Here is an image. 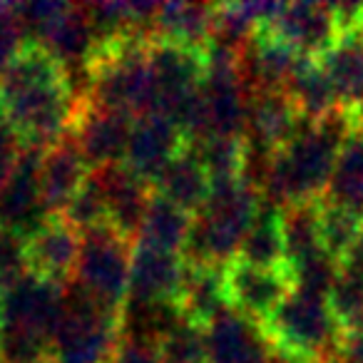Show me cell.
Segmentation results:
<instances>
[{"label":"cell","mask_w":363,"mask_h":363,"mask_svg":"<svg viewBox=\"0 0 363 363\" xmlns=\"http://www.w3.org/2000/svg\"><path fill=\"white\" fill-rule=\"evenodd\" d=\"M80 95L72 90L70 72L43 45L28 43L11 67L0 75L3 122L26 147L48 150L70 135Z\"/></svg>","instance_id":"6da1fadb"},{"label":"cell","mask_w":363,"mask_h":363,"mask_svg":"<svg viewBox=\"0 0 363 363\" xmlns=\"http://www.w3.org/2000/svg\"><path fill=\"white\" fill-rule=\"evenodd\" d=\"M353 130L358 127L343 110L321 122H303L296 137L269 162L264 199L284 209L326 197L341 147Z\"/></svg>","instance_id":"7a4b0ae2"},{"label":"cell","mask_w":363,"mask_h":363,"mask_svg":"<svg viewBox=\"0 0 363 363\" xmlns=\"http://www.w3.org/2000/svg\"><path fill=\"white\" fill-rule=\"evenodd\" d=\"M152 40L140 35L97 45L85 70L80 97L102 110L140 120L155 110V80L150 67Z\"/></svg>","instance_id":"3957f363"},{"label":"cell","mask_w":363,"mask_h":363,"mask_svg":"<svg viewBox=\"0 0 363 363\" xmlns=\"http://www.w3.org/2000/svg\"><path fill=\"white\" fill-rule=\"evenodd\" d=\"M262 204V189L247 177L212 184L207 204L202 212L194 214L192 237L184 249V259L212 267H227L229 262H234Z\"/></svg>","instance_id":"277c9868"},{"label":"cell","mask_w":363,"mask_h":363,"mask_svg":"<svg viewBox=\"0 0 363 363\" xmlns=\"http://www.w3.org/2000/svg\"><path fill=\"white\" fill-rule=\"evenodd\" d=\"M267 341L289 356L308 363H331L343 341L326 296L294 289L289 298L262 326Z\"/></svg>","instance_id":"5b68a950"},{"label":"cell","mask_w":363,"mask_h":363,"mask_svg":"<svg viewBox=\"0 0 363 363\" xmlns=\"http://www.w3.org/2000/svg\"><path fill=\"white\" fill-rule=\"evenodd\" d=\"M120 338V313L107 311L80 286L67 284L65 311L52 338V363H110Z\"/></svg>","instance_id":"8992f818"},{"label":"cell","mask_w":363,"mask_h":363,"mask_svg":"<svg viewBox=\"0 0 363 363\" xmlns=\"http://www.w3.org/2000/svg\"><path fill=\"white\" fill-rule=\"evenodd\" d=\"M135 242L112 227H97L82 234L80 259L72 284L80 286L102 308L120 313L130 294V272Z\"/></svg>","instance_id":"52a82bcc"},{"label":"cell","mask_w":363,"mask_h":363,"mask_svg":"<svg viewBox=\"0 0 363 363\" xmlns=\"http://www.w3.org/2000/svg\"><path fill=\"white\" fill-rule=\"evenodd\" d=\"M224 281H227L229 308L259 326H264L294 291L289 269L252 267L239 259L224 267Z\"/></svg>","instance_id":"ba28073f"},{"label":"cell","mask_w":363,"mask_h":363,"mask_svg":"<svg viewBox=\"0 0 363 363\" xmlns=\"http://www.w3.org/2000/svg\"><path fill=\"white\" fill-rule=\"evenodd\" d=\"M262 33L281 40L303 60H321L343 38L331 6L323 3H281Z\"/></svg>","instance_id":"9c48e42d"},{"label":"cell","mask_w":363,"mask_h":363,"mask_svg":"<svg viewBox=\"0 0 363 363\" xmlns=\"http://www.w3.org/2000/svg\"><path fill=\"white\" fill-rule=\"evenodd\" d=\"M80 247L82 234L62 214L45 217L40 227H35L23 239L28 274L67 286L75 277Z\"/></svg>","instance_id":"30bf717a"},{"label":"cell","mask_w":363,"mask_h":363,"mask_svg":"<svg viewBox=\"0 0 363 363\" xmlns=\"http://www.w3.org/2000/svg\"><path fill=\"white\" fill-rule=\"evenodd\" d=\"M132 125H135L132 117L122 115V112L102 110L80 97L70 135L85 155L87 164L92 169H102V167L125 162Z\"/></svg>","instance_id":"8fae6325"},{"label":"cell","mask_w":363,"mask_h":363,"mask_svg":"<svg viewBox=\"0 0 363 363\" xmlns=\"http://www.w3.org/2000/svg\"><path fill=\"white\" fill-rule=\"evenodd\" d=\"M40 157L43 150L26 147L13 177L0 189V232L26 239L45 222L48 214L40 199Z\"/></svg>","instance_id":"7c38bea8"},{"label":"cell","mask_w":363,"mask_h":363,"mask_svg":"<svg viewBox=\"0 0 363 363\" xmlns=\"http://www.w3.org/2000/svg\"><path fill=\"white\" fill-rule=\"evenodd\" d=\"M189 147L187 135L162 115H145L135 120L132 135L127 142L125 164L155 184V179Z\"/></svg>","instance_id":"4fadbf2b"},{"label":"cell","mask_w":363,"mask_h":363,"mask_svg":"<svg viewBox=\"0 0 363 363\" xmlns=\"http://www.w3.org/2000/svg\"><path fill=\"white\" fill-rule=\"evenodd\" d=\"M303 117L286 92H254L247 110V145L252 155L272 160L303 127Z\"/></svg>","instance_id":"5bb4252c"},{"label":"cell","mask_w":363,"mask_h":363,"mask_svg":"<svg viewBox=\"0 0 363 363\" xmlns=\"http://www.w3.org/2000/svg\"><path fill=\"white\" fill-rule=\"evenodd\" d=\"M92 174L85 155L72 135H65L43 150L40 157V199L48 217H60L70 207L72 197Z\"/></svg>","instance_id":"9a60e30c"},{"label":"cell","mask_w":363,"mask_h":363,"mask_svg":"<svg viewBox=\"0 0 363 363\" xmlns=\"http://www.w3.org/2000/svg\"><path fill=\"white\" fill-rule=\"evenodd\" d=\"M187 269L189 262L184 259V254H172L135 244L127 303L179 301Z\"/></svg>","instance_id":"2e32d148"},{"label":"cell","mask_w":363,"mask_h":363,"mask_svg":"<svg viewBox=\"0 0 363 363\" xmlns=\"http://www.w3.org/2000/svg\"><path fill=\"white\" fill-rule=\"evenodd\" d=\"M100 179L102 189L107 197V214H110V227L120 232L125 239L137 242V234L145 222V214L152 202V189L150 182L137 177L125 162L102 167V169H92Z\"/></svg>","instance_id":"e0dca14e"},{"label":"cell","mask_w":363,"mask_h":363,"mask_svg":"<svg viewBox=\"0 0 363 363\" xmlns=\"http://www.w3.org/2000/svg\"><path fill=\"white\" fill-rule=\"evenodd\" d=\"M303 57L269 33H257L247 50L239 55V75L249 95L254 92H284Z\"/></svg>","instance_id":"ac0fdd59"},{"label":"cell","mask_w":363,"mask_h":363,"mask_svg":"<svg viewBox=\"0 0 363 363\" xmlns=\"http://www.w3.org/2000/svg\"><path fill=\"white\" fill-rule=\"evenodd\" d=\"M209 363H272L262 326L237 311H224L207 326Z\"/></svg>","instance_id":"d6986e66"},{"label":"cell","mask_w":363,"mask_h":363,"mask_svg":"<svg viewBox=\"0 0 363 363\" xmlns=\"http://www.w3.org/2000/svg\"><path fill=\"white\" fill-rule=\"evenodd\" d=\"M318 62L336 90L338 107L363 127V43L353 33L343 35Z\"/></svg>","instance_id":"ffe728a7"},{"label":"cell","mask_w":363,"mask_h":363,"mask_svg":"<svg viewBox=\"0 0 363 363\" xmlns=\"http://www.w3.org/2000/svg\"><path fill=\"white\" fill-rule=\"evenodd\" d=\"M157 197L167 199L169 204L179 207L187 214H199L212 194V177L194 157V152L184 150L152 184Z\"/></svg>","instance_id":"44dd1931"},{"label":"cell","mask_w":363,"mask_h":363,"mask_svg":"<svg viewBox=\"0 0 363 363\" xmlns=\"http://www.w3.org/2000/svg\"><path fill=\"white\" fill-rule=\"evenodd\" d=\"M214 6L204 3H160L152 40L207 50L212 40Z\"/></svg>","instance_id":"7402d4cb"},{"label":"cell","mask_w":363,"mask_h":363,"mask_svg":"<svg viewBox=\"0 0 363 363\" xmlns=\"http://www.w3.org/2000/svg\"><path fill=\"white\" fill-rule=\"evenodd\" d=\"M182 313L194 323L209 326L214 318L229 311L227 281H224V267L212 264H192L189 262L187 279L179 294Z\"/></svg>","instance_id":"603a6c76"},{"label":"cell","mask_w":363,"mask_h":363,"mask_svg":"<svg viewBox=\"0 0 363 363\" xmlns=\"http://www.w3.org/2000/svg\"><path fill=\"white\" fill-rule=\"evenodd\" d=\"M239 262L264 269H286V244H284L281 207L264 199L252 229L244 237L237 254Z\"/></svg>","instance_id":"cb8c5ba5"},{"label":"cell","mask_w":363,"mask_h":363,"mask_svg":"<svg viewBox=\"0 0 363 363\" xmlns=\"http://www.w3.org/2000/svg\"><path fill=\"white\" fill-rule=\"evenodd\" d=\"M194 217L182 212L179 207L169 204L167 199L152 194L150 209L145 214V222L137 234V244L150 249H162V252L184 254L192 237Z\"/></svg>","instance_id":"d4e9b609"},{"label":"cell","mask_w":363,"mask_h":363,"mask_svg":"<svg viewBox=\"0 0 363 363\" xmlns=\"http://www.w3.org/2000/svg\"><path fill=\"white\" fill-rule=\"evenodd\" d=\"M284 92L306 122H321L341 110L336 90L318 60H303Z\"/></svg>","instance_id":"484cf974"},{"label":"cell","mask_w":363,"mask_h":363,"mask_svg":"<svg viewBox=\"0 0 363 363\" xmlns=\"http://www.w3.org/2000/svg\"><path fill=\"white\" fill-rule=\"evenodd\" d=\"M318 204H321V199L291 204V207L281 209L289 274L311 262L318 254H326L321 247V237H318Z\"/></svg>","instance_id":"4316f807"},{"label":"cell","mask_w":363,"mask_h":363,"mask_svg":"<svg viewBox=\"0 0 363 363\" xmlns=\"http://www.w3.org/2000/svg\"><path fill=\"white\" fill-rule=\"evenodd\" d=\"M189 150L194 152L207 174L212 177V184L217 182H234L247 177L249 164V145L247 137H224L212 135L202 140L189 142Z\"/></svg>","instance_id":"83f0119b"},{"label":"cell","mask_w":363,"mask_h":363,"mask_svg":"<svg viewBox=\"0 0 363 363\" xmlns=\"http://www.w3.org/2000/svg\"><path fill=\"white\" fill-rule=\"evenodd\" d=\"M326 199L363 214V127L353 130L343 142Z\"/></svg>","instance_id":"f1b7e54d"},{"label":"cell","mask_w":363,"mask_h":363,"mask_svg":"<svg viewBox=\"0 0 363 363\" xmlns=\"http://www.w3.org/2000/svg\"><path fill=\"white\" fill-rule=\"evenodd\" d=\"M363 227V214L343 204L328 202L326 197L318 204V237H321L323 252L338 264H346L358 232Z\"/></svg>","instance_id":"f546056e"},{"label":"cell","mask_w":363,"mask_h":363,"mask_svg":"<svg viewBox=\"0 0 363 363\" xmlns=\"http://www.w3.org/2000/svg\"><path fill=\"white\" fill-rule=\"evenodd\" d=\"M326 301L343 333H363V274L343 269Z\"/></svg>","instance_id":"4dcf8cb0"},{"label":"cell","mask_w":363,"mask_h":363,"mask_svg":"<svg viewBox=\"0 0 363 363\" xmlns=\"http://www.w3.org/2000/svg\"><path fill=\"white\" fill-rule=\"evenodd\" d=\"M160 353L164 363H209L207 326L184 318L160 341Z\"/></svg>","instance_id":"1f68e13d"},{"label":"cell","mask_w":363,"mask_h":363,"mask_svg":"<svg viewBox=\"0 0 363 363\" xmlns=\"http://www.w3.org/2000/svg\"><path fill=\"white\" fill-rule=\"evenodd\" d=\"M62 217H65L80 234L92 232V229H97V227H110L107 197L95 172L87 177V182L80 187V192L72 197L70 207L65 209Z\"/></svg>","instance_id":"d6a6232c"},{"label":"cell","mask_w":363,"mask_h":363,"mask_svg":"<svg viewBox=\"0 0 363 363\" xmlns=\"http://www.w3.org/2000/svg\"><path fill=\"white\" fill-rule=\"evenodd\" d=\"M72 3H62V0H30V3H18V18L26 30L28 43L40 45L48 38V33L67 16Z\"/></svg>","instance_id":"836d02e7"},{"label":"cell","mask_w":363,"mask_h":363,"mask_svg":"<svg viewBox=\"0 0 363 363\" xmlns=\"http://www.w3.org/2000/svg\"><path fill=\"white\" fill-rule=\"evenodd\" d=\"M28 38L18 18V3H0V75L26 50Z\"/></svg>","instance_id":"e575fe53"},{"label":"cell","mask_w":363,"mask_h":363,"mask_svg":"<svg viewBox=\"0 0 363 363\" xmlns=\"http://www.w3.org/2000/svg\"><path fill=\"white\" fill-rule=\"evenodd\" d=\"M28 274L26 254H23V239L16 234L0 232V296Z\"/></svg>","instance_id":"d590c367"},{"label":"cell","mask_w":363,"mask_h":363,"mask_svg":"<svg viewBox=\"0 0 363 363\" xmlns=\"http://www.w3.org/2000/svg\"><path fill=\"white\" fill-rule=\"evenodd\" d=\"M23 150H26V145L21 142V137L6 122H0V189L6 187L8 179L13 177L18 162H21Z\"/></svg>","instance_id":"8d00e7d4"},{"label":"cell","mask_w":363,"mask_h":363,"mask_svg":"<svg viewBox=\"0 0 363 363\" xmlns=\"http://www.w3.org/2000/svg\"><path fill=\"white\" fill-rule=\"evenodd\" d=\"M110 363H164L157 343L135 341V338H120Z\"/></svg>","instance_id":"74e56055"},{"label":"cell","mask_w":363,"mask_h":363,"mask_svg":"<svg viewBox=\"0 0 363 363\" xmlns=\"http://www.w3.org/2000/svg\"><path fill=\"white\" fill-rule=\"evenodd\" d=\"M331 363H363V333H343V341Z\"/></svg>","instance_id":"f35d334b"},{"label":"cell","mask_w":363,"mask_h":363,"mask_svg":"<svg viewBox=\"0 0 363 363\" xmlns=\"http://www.w3.org/2000/svg\"><path fill=\"white\" fill-rule=\"evenodd\" d=\"M343 269H351V272L363 274V227H361V232H358V239H356V244H353Z\"/></svg>","instance_id":"ab89813d"},{"label":"cell","mask_w":363,"mask_h":363,"mask_svg":"<svg viewBox=\"0 0 363 363\" xmlns=\"http://www.w3.org/2000/svg\"><path fill=\"white\" fill-rule=\"evenodd\" d=\"M353 35L358 38V40L363 43V16H361V21H358V26H356V30H353Z\"/></svg>","instance_id":"60d3db41"},{"label":"cell","mask_w":363,"mask_h":363,"mask_svg":"<svg viewBox=\"0 0 363 363\" xmlns=\"http://www.w3.org/2000/svg\"><path fill=\"white\" fill-rule=\"evenodd\" d=\"M0 122H3V112H0Z\"/></svg>","instance_id":"b9f144b4"},{"label":"cell","mask_w":363,"mask_h":363,"mask_svg":"<svg viewBox=\"0 0 363 363\" xmlns=\"http://www.w3.org/2000/svg\"><path fill=\"white\" fill-rule=\"evenodd\" d=\"M43 363H52V361H43Z\"/></svg>","instance_id":"7bdbcfd3"}]
</instances>
